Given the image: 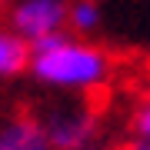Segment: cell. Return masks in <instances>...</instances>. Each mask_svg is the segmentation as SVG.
Masks as SVG:
<instances>
[{"mask_svg":"<svg viewBox=\"0 0 150 150\" xmlns=\"http://www.w3.org/2000/svg\"><path fill=\"white\" fill-rule=\"evenodd\" d=\"M147 77H150V60H147Z\"/></svg>","mask_w":150,"mask_h":150,"instance_id":"cell-9","label":"cell"},{"mask_svg":"<svg viewBox=\"0 0 150 150\" xmlns=\"http://www.w3.org/2000/svg\"><path fill=\"white\" fill-rule=\"evenodd\" d=\"M130 130H134L137 137L150 140V100L144 103V107H137V110H134V117H130Z\"/></svg>","mask_w":150,"mask_h":150,"instance_id":"cell-7","label":"cell"},{"mask_svg":"<svg viewBox=\"0 0 150 150\" xmlns=\"http://www.w3.org/2000/svg\"><path fill=\"white\" fill-rule=\"evenodd\" d=\"M67 20L74 23L77 30H90V27H97V20H100V7H97L93 0H77V4H70Z\"/></svg>","mask_w":150,"mask_h":150,"instance_id":"cell-6","label":"cell"},{"mask_svg":"<svg viewBox=\"0 0 150 150\" xmlns=\"http://www.w3.org/2000/svg\"><path fill=\"white\" fill-rule=\"evenodd\" d=\"M70 7L64 0H20L10 10V23L23 40H40L50 33H60V23L67 20Z\"/></svg>","mask_w":150,"mask_h":150,"instance_id":"cell-2","label":"cell"},{"mask_svg":"<svg viewBox=\"0 0 150 150\" xmlns=\"http://www.w3.org/2000/svg\"><path fill=\"white\" fill-rule=\"evenodd\" d=\"M0 150H54L43 130V120L33 113H20L0 130Z\"/></svg>","mask_w":150,"mask_h":150,"instance_id":"cell-4","label":"cell"},{"mask_svg":"<svg viewBox=\"0 0 150 150\" xmlns=\"http://www.w3.org/2000/svg\"><path fill=\"white\" fill-rule=\"evenodd\" d=\"M30 70L43 83L70 87V90H90V87L107 80L110 60L93 43L50 33V37H40L30 43Z\"/></svg>","mask_w":150,"mask_h":150,"instance_id":"cell-1","label":"cell"},{"mask_svg":"<svg viewBox=\"0 0 150 150\" xmlns=\"http://www.w3.org/2000/svg\"><path fill=\"white\" fill-rule=\"evenodd\" d=\"M30 67V40L0 30V77H17Z\"/></svg>","mask_w":150,"mask_h":150,"instance_id":"cell-5","label":"cell"},{"mask_svg":"<svg viewBox=\"0 0 150 150\" xmlns=\"http://www.w3.org/2000/svg\"><path fill=\"white\" fill-rule=\"evenodd\" d=\"M123 150H150V140H144V137H137V140H130Z\"/></svg>","mask_w":150,"mask_h":150,"instance_id":"cell-8","label":"cell"},{"mask_svg":"<svg viewBox=\"0 0 150 150\" xmlns=\"http://www.w3.org/2000/svg\"><path fill=\"white\" fill-rule=\"evenodd\" d=\"M47 140L54 150H80L90 144V137L97 134V110H57L54 117L43 120Z\"/></svg>","mask_w":150,"mask_h":150,"instance_id":"cell-3","label":"cell"}]
</instances>
